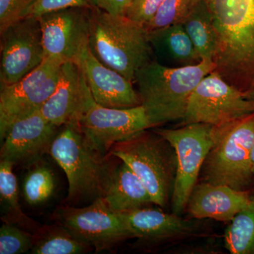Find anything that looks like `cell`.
I'll return each mask as SVG.
<instances>
[{
  "mask_svg": "<svg viewBox=\"0 0 254 254\" xmlns=\"http://www.w3.org/2000/svg\"><path fill=\"white\" fill-rule=\"evenodd\" d=\"M205 1L216 32L215 71L245 93L254 84V0Z\"/></svg>",
  "mask_w": 254,
  "mask_h": 254,
  "instance_id": "obj_1",
  "label": "cell"
},
{
  "mask_svg": "<svg viewBox=\"0 0 254 254\" xmlns=\"http://www.w3.org/2000/svg\"><path fill=\"white\" fill-rule=\"evenodd\" d=\"M49 155L66 174L68 190L65 202L71 206L103 198L118 167L112 161L113 155L102 154L88 141L78 124L63 126Z\"/></svg>",
  "mask_w": 254,
  "mask_h": 254,
  "instance_id": "obj_2",
  "label": "cell"
},
{
  "mask_svg": "<svg viewBox=\"0 0 254 254\" xmlns=\"http://www.w3.org/2000/svg\"><path fill=\"white\" fill-rule=\"evenodd\" d=\"M215 64L169 67L153 60L138 70L134 82L151 128L183 120L198 83L213 71Z\"/></svg>",
  "mask_w": 254,
  "mask_h": 254,
  "instance_id": "obj_3",
  "label": "cell"
},
{
  "mask_svg": "<svg viewBox=\"0 0 254 254\" xmlns=\"http://www.w3.org/2000/svg\"><path fill=\"white\" fill-rule=\"evenodd\" d=\"M89 47L106 66L134 82L140 68L153 61V51L144 25L125 14L89 9Z\"/></svg>",
  "mask_w": 254,
  "mask_h": 254,
  "instance_id": "obj_4",
  "label": "cell"
},
{
  "mask_svg": "<svg viewBox=\"0 0 254 254\" xmlns=\"http://www.w3.org/2000/svg\"><path fill=\"white\" fill-rule=\"evenodd\" d=\"M110 154L127 164L139 177L154 204L166 206L173 195L177 171L176 154L167 140L154 131L145 130L115 143Z\"/></svg>",
  "mask_w": 254,
  "mask_h": 254,
  "instance_id": "obj_5",
  "label": "cell"
},
{
  "mask_svg": "<svg viewBox=\"0 0 254 254\" xmlns=\"http://www.w3.org/2000/svg\"><path fill=\"white\" fill-rule=\"evenodd\" d=\"M215 128L216 140L202 168L203 182L252 190L254 114Z\"/></svg>",
  "mask_w": 254,
  "mask_h": 254,
  "instance_id": "obj_6",
  "label": "cell"
},
{
  "mask_svg": "<svg viewBox=\"0 0 254 254\" xmlns=\"http://www.w3.org/2000/svg\"><path fill=\"white\" fill-rule=\"evenodd\" d=\"M154 131L170 143L176 154L177 171L171 198L172 210L173 213L180 215L187 208L205 158L215 144V127L194 123L174 129L156 128Z\"/></svg>",
  "mask_w": 254,
  "mask_h": 254,
  "instance_id": "obj_7",
  "label": "cell"
},
{
  "mask_svg": "<svg viewBox=\"0 0 254 254\" xmlns=\"http://www.w3.org/2000/svg\"><path fill=\"white\" fill-rule=\"evenodd\" d=\"M52 218L78 240L93 247L97 253L134 238L125 214L112 210L103 198L86 207H58Z\"/></svg>",
  "mask_w": 254,
  "mask_h": 254,
  "instance_id": "obj_8",
  "label": "cell"
},
{
  "mask_svg": "<svg viewBox=\"0 0 254 254\" xmlns=\"http://www.w3.org/2000/svg\"><path fill=\"white\" fill-rule=\"evenodd\" d=\"M88 141L100 153L110 154L112 147L151 128L142 105L131 108H110L93 99L89 87L78 121Z\"/></svg>",
  "mask_w": 254,
  "mask_h": 254,
  "instance_id": "obj_9",
  "label": "cell"
},
{
  "mask_svg": "<svg viewBox=\"0 0 254 254\" xmlns=\"http://www.w3.org/2000/svg\"><path fill=\"white\" fill-rule=\"evenodd\" d=\"M254 114V102L214 70L190 95L181 125L208 124L221 126Z\"/></svg>",
  "mask_w": 254,
  "mask_h": 254,
  "instance_id": "obj_10",
  "label": "cell"
},
{
  "mask_svg": "<svg viewBox=\"0 0 254 254\" xmlns=\"http://www.w3.org/2000/svg\"><path fill=\"white\" fill-rule=\"evenodd\" d=\"M63 64L57 60L45 59L41 64L19 81L1 86V141L16 122L41 111L56 88Z\"/></svg>",
  "mask_w": 254,
  "mask_h": 254,
  "instance_id": "obj_11",
  "label": "cell"
},
{
  "mask_svg": "<svg viewBox=\"0 0 254 254\" xmlns=\"http://www.w3.org/2000/svg\"><path fill=\"white\" fill-rule=\"evenodd\" d=\"M1 86L13 84L38 67L45 60L38 18L24 17L0 31Z\"/></svg>",
  "mask_w": 254,
  "mask_h": 254,
  "instance_id": "obj_12",
  "label": "cell"
},
{
  "mask_svg": "<svg viewBox=\"0 0 254 254\" xmlns=\"http://www.w3.org/2000/svg\"><path fill=\"white\" fill-rule=\"evenodd\" d=\"M89 9L68 8L37 18L41 25L45 59L77 64L89 46Z\"/></svg>",
  "mask_w": 254,
  "mask_h": 254,
  "instance_id": "obj_13",
  "label": "cell"
},
{
  "mask_svg": "<svg viewBox=\"0 0 254 254\" xmlns=\"http://www.w3.org/2000/svg\"><path fill=\"white\" fill-rule=\"evenodd\" d=\"M58 128L41 111L16 122L1 141L0 160L28 167L49 154Z\"/></svg>",
  "mask_w": 254,
  "mask_h": 254,
  "instance_id": "obj_14",
  "label": "cell"
},
{
  "mask_svg": "<svg viewBox=\"0 0 254 254\" xmlns=\"http://www.w3.org/2000/svg\"><path fill=\"white\" fill-rule=\"evenodd\" d=\"M93 99L110 108H131L141 105L138 92L121 73L101 63L88 46L77 63Z\"/></svg>",
  "mask_w": 254,
  "mask_h": 254,
  "instance_id": "obj_15",
  "label": "cell"
},
{
  "mask_svg": "<svg viewBox=\"0 0 254 254\" xmlns=\"http://www.w3.org/2000/svg\"><path fill=\"white\" fill-rule=\"evenodd\" d=\"M88 84L77 64H63L59 80L41 113L50 123L61 127L78 124L84 103Z\"/></svg>",
  "mask_w": 254,
  "mask_h": 254,
  "instance_id": "obj_16",
  "label": "cell"
},
{
  "mask_svg": "<svg viewBox=\"0 0 254 254\" xmlns=\"http://www.w3.org/2000/svg\"><path fill=\"white\" fill-rule=\"evenodd\" d=\"M251 190H240L208 182L196 184L187 205L190 216L231 222L251 203Z\"/></svg>",
  "mask_w": 254,
  "mask_h": 254,
  "instance_id": "obj_17",
  "label": "cell"
},
{
  "mask_svg": "<svg viewBox=\"0 0 254 254\" xmlns=\"http://www.w3.org/2000/svg\"><path fill=\"white\" fill-rule=\"evenodd\" d=\"M124 214L134 238L148 243L191 235L196 230L195 222L158 209L145 207Z\"/></svg>",
  "mask_w": 254,
  "mask_h": 254,
  "instance_id": "obj_18",
  "label": "cell"
},
{
  "mask_svg": "<svg viewBox=\"0 0 254 254\" xmlns=\"http://www.w3.org/2000/svg\"><path fill=\"white\" fill-rule=\"evenodd\" d=\"M153 53L169 67H182L201 63L182 23L148 31Z\"/></svg>",
  "mask_w": 254,
  "mask_h": 254,
  "instance_id": "obj_19",
  "label": "cell"
},
{
  "mask_svg": "<svg viewBox=\"0 0 254 254\" xmlns=\"http://www.w3.org/2000/svg\"><path fill=\"white\" fill-rule=\"evenodd\" d=\"M103 198L112 210L118 213H128L153 203L144 184L123 162L117 167Z\"/></svg>",
  "mask_w": 254,
  "mask_h": 254,
  "instance_id": "obj_20",
  "label": "cell"
},
{
  "mask_svg": "<svg viewBox=\"0 0 254 254\" xmlns=\"http://www.w3.org/2000/svg\"><path fill=\"white\" fill-rule=\"evenodd\" d=\"M14 165L0 160V203L1 219L4 223L17 225L34 233L41 226L27 216L21 209L18 199L17 180L13 173Z\"/></svg>",
  "mask_w": 254,
  "mask_h": 254,
  "instance_id": "obj_21",
  "label": "cell"
},
{
  "mask_svg": "<svg viewBox=\"0 0 254 254\" xmlns=\"http://www.w3.org/2000/svg\"><path fill=\"white\" fill-rule=\"evenodd\" d=\"M182 24L202 61L213 63L217 50L216 32L205 0L198 3Z\"/></svg>",
  "mask_w": 254,
  "mask_h": 254,
  "instance_id": "obj_22",
  "label": "cell"
},
{
  "mask_svg": "<svg viewBox=\"0 0 254 254\" xmlns=\"http://www.w3.org/2000/svg\"><path fill=\"white\" fill-rule=\"evenodd\" d=\"M33 235L34 243L31 254H81L94 250L57 222L53 225H41Z\"/></svg>",
  "mask_w": 254,
  "mask_h": 254,
  "instance_id": "obj_23",
  "label": "cell"
},
{
  "mask_svg": "<svg viewBox=\"0 0 254 254\" xmlns=\"http://www.w3.org/2000/svg\"><path fill=\"white\" fill-rule=\"evenodd\" d=\"M28 167L22 183L23 198L31 206L46 204L53 198L56 190L55 174L43 159Z\"/></svg>",
  "mask_w": 254,
  "mask_h": 254,
  "instance_id": "obj_24",
  "label": "cell"
},
{
  "mask_svg": "<svg viewBox=\"0 0 254 254\" xmlns=\"http://www.w3.org/2000/svg\"><path fill=\"white\" fill-rule=\"evenodd\" d=\"M225 243L232 254H254V201L230 222L225 231Z\"/></svg>",
  "mask_w": 254,
  "mask_h": 254,
  "instance_id": "obj_25",
  "label": "cell"
},
{
  "mask_svg": "<svg viewBox=\"0 0 254 254\" xmlns=\"http://www.w3.org/2000/svg\"><path fill=\"white\" fill-rule=\"evenodd\" d=\"M201 0H165L149 22L148 31L182 23Z\"/></svg>",
  "mask_w": 254,
  "mask_h": 254,
  "instance_id": "obj_26",
  "label": "cell"
},
{
  "mask_svg": "<svg viewBox=\"0 0 254 254\" xmlns=\"http://www.w3.org/2000/svg\"><path fill=\"white\" fill-rule=\"evenodd\" d=\"M34 235L24 229L3 223L0 228V254H20L31 251Z\"/></svg>",
  "mask_w": 254,
  "mask_h": 254,
  "instance_id": "obj_27",
  "label": "cell"
},
{
  "mask_svg": "<svg viewBox=\"0 0 254 254\" xmlns=\"http://www.w3.org/2000/svg\"><path fill=\"white\" fill-rule=\"evenodd\" d=\"M73 7L96 8L94 0H33L23 12L21 18H38L52 11Z\"/></svg>",
  "mask_w": 254,
  "mask_h": 254,
  "instance_id": "obj_28",
  "label": "cell"
},
{
  "mask_svg": "<svg viewBox=\"0 0 254 254\" xmlns=\"http://www.w3.org/2000/svg\"><path fill=\"white\" fill-rule=\"evenodd\" d=\"M165 0H132L125 15L133 21L147 24Z\"/></svg>",
  "mask_w": 254,
  "mask_h": 254,
  "instance_id": "obj_29",
  "label": "cell"
},
{
  "mask_svg": "<svg viewBox=\"0 0 254 254\" xmlns=\"http://www.w3.org/2000/svg\"><path fill=\"white\" fill-rule=\"evenodd\" d=\"M33 0H0V31L22 17Z\"/></svg>",
  "mask_w": 254,
  "mask_h": 254,
  "instance_id": "obj_30",
  "label": "cell"
},
{
  "mask_svg": "<svg viewBox=\"0 0 254 254\" xmlns=\"http://www.w3.org/2000/svg\"><path fill=\"white\" fill-rule=\"evenodd\" d=\"M95 7L113 14H125L131 0H94Z\"/></svg>",
  "mask_w": 254,
  "mask_h": 254,
  "instance_id": "obj_31",
  "label": "cell"
},
{
  "mask_svg": "<svg viewBox=\"0 0 254 254\" xmlns=\"http://www.w3.org/2000/svg\"><path fill=\"white\" fill-rule=\"evenodd\" d=\"M244 94H245V96L247 99L254 102V84L248 91L246 92Z\"/></svg>",
  "mask_w": 254,
  "mask_h": 254,
  "instance_id": "obj_32",
  "label": "cell"
},
{
  "mask_svg": "<svg viewBox=\"0 0 254 254\" xmlns=\"http://www.w3.org/2000/svg\"><path fill=\"white\" fill-rule=\"evenodd\" d=\"M252 170L254 175V140L253 143V146H252Z\"/></svg>",
  "mask_w": 254,
  "mask_h": 254,
  "instance_id": "obj_33",
  "label": "cell"
},
{
  "mask_svg": "<svg viewBox=\"0 0 254 254\" xmlns=\"http://www.w3.org/2000/svg\"><path fill=\"white\" fill-rule=\"evenodd\" d=\"M250 198L251 200H252V201H254V188L253 189V190H251Z\"/></svg>",
  "mask_w": 254,
  "mask_h": 254,
  "instance_id": "obj_34",
  "label": "cell"
},
{
  "mask_svg": "<svg viewBox=\"0 0 254 254\" xmlns=\"http://www.w3.org/2000/svg\"><path fill=\"white\" fill-rule=\"evenodd\" d=\"M132 1V0H131V1Z\"/></svg>",
  "mask_w": 254,
  "mask_h": 254,
  "instance_id": "obj_35",
  "label": "cell"
}]
</instances>
